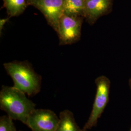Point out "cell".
<instances>
[{"label": "cell", "instance_id": "cell-1", "mask_svg": "<svg viewBox=\"0 0 131 131\" xmlns=\"http://www.w3.org/2000/svg\"><path fill=\"white\" fill-rule=\"evenodd\" d=\"M36 104L26 94L14 86L3 85L0 91V108L13 120L26 124L28 116L36 108Z\"/></svg>", "mask_w": 131, "mask_h": 131}, {"label": "cell", "instance_id": "cell-6", "mask_svg": "<svg viewBox=\"0 0 131 131\" xmlns=\"http://www.w3.org/2000/svg\"><path fill=\"white\" fill-rule=\"evenodd\" d=\"M59 122V117L51 110L35 108L25 124L32 131H55Z\"/></svg>", "mask_w": 131, "mask_h": 131}, {"label": "cell", "instance_id": "cell-4", "mask_svg": "<svg viewBox=\"0 0 131 131\" xmlns=\"http://www.w3.org/2000/svg\"><path fill=\"white\" fill-rule=\"evenodd\" d=\"M82 24V17L63 14L59 20L57 32L60 45H70L78 41L81 37Z\"/></svg>", "mask_w": 131, "mask_h": 131}, {"label": "cell", "instance_id": "cell-9", "mask_svg": "<svg viewBox=\"0 0 131 131\" xmlns=\"http://www.w3.org/2000/svg\"><path fill=\"white\" fill-rule=\"evenodd\" d=\"M3 7L10 18L23 14L29 6L28 0H3Z\"/></svg>", "mask_w": 131, "mask_h": 131}, {"label": "cell", "instance_id": "cell-7", "mask_svg": "<svg viewBox=\"0 0 131 131\" xmlns=\"http://www.w3.org/2000/svg\"><path fill=\"white\" fill-rule=\"evenodd\" d=\"M111 5V0H86L84 16L92 24L107 12Z\"/></svg>", "mask_w": 131, "mask_h": 131}, {"label": "cell", "instance_id": "cell-11", "mask_svg": "<svg viewBox=\"0 0 131 131\" xmlns=\"http://www.w3.org/2000/svg\"><path fill=\"white\" fill-rule=\"evenodd\" d=\"M13 119L8 115L0 117V131H17Z\"/></svg>", "mask_w": 131, "mask_h": 131}, {"label": "cell", "instance_id": "cell-10", "mask_svg": "<svg viewBox=\"0 0 131 131\" xmlns=\"http://www.w3.org/2000/svg\"><path fill=\"white\" fill-rule=\"evenodd\" d=\"M64 14L73 16H84L86 0H63Z\"/></svg>", "mask_w": 131, "mask_h": 131}, {"label": "cell", "instance_id": "cell-13", "mask_svg": "<svg viewBox=\"0 0 131 131\" xmlns=\"http://www.w3.org/2000/svg\"><path fill=\"white\" fill-rule=\"evenodd\" d=\"M130 131H131V130H130Z\"/></svg>", "mask_w": 131, "mask_h": 131}, {"label": "cell", "instance_id": "cell-2", "mask_svg": "<svg viewBox=\"0 0 131 131\" xmlns=\"http://www.w3.org/2000/svg\"><path fill=\"white\" fill-rule=\"evenodd\" d=\"M5 70L12 79L13 86L29 96L36 95L41 89V78L27 61H13L4 64Z\"/></svg>", "mask_w": 131, "mask_h": 131}, {"label": "cell", "instance_id": "cell-14", "mask_svg": "<svg viewBox=\"0 0 131 131\" xmlns=\"http://www.w3.org/2000/svg\"></svg>", "mask_w": 131, "mask_h": 131}, {"label": "cell", "instance_id": "cell-12", "mask_svg": "<svg viewBox=\"0 0 131 131\" xmlns=\"http://www.w3.org/2000/svg\"><path fill=\"white\" fill-rule=\"evenodd\" d=\"M10 19V17H8L7 18L1 19H0V34H1V35L2 34V31L4 29L5 24L9 21Z\"/></svg>", "mask_w": 131, "mask_h": 131}, {"label": "cell", "instance_id": "cell-8", "mask_svg": "<svg viewBox=\"0 0 131 131\" xmlns=\"http://www.w3.org/2000/svg\"><path fill=\"white\" fill-rule=\"evenodd\" d=\"M55 131H82L75 121L73 114L65 110L59 114V122Z\"/></svg>", "mask_w": 131, "mask_h": 131}, {"label": "cell", "instance_id": "cell-5", "mask_svg": "<svg viewBox=\"0 0 131 131\" xmlns=\"http://www.w3.org/2000/svg\"><path fill=\"white\" fill-rule=\"evenodd\" d=\"M28 5L39 10L47 20L48 24L58 31L59 20L64 14L63 0H28Z\"/></svg>", "mask_w": 131, "mask_h": 131}, {"label": "cell", "instance_id": "cell-3", "mask_svg": "<svg viewBox=\"0 0 131 131\" xmlns=\"http://www.w3.org/2000/svg\"><path fill=\"white\" fill-rule=\"evenodd\" d=\"M110 84L107 78L103 76L96 80L97 90L92 109L82 131H87L97 124L109 101Z\"/></svg>", "mask_w": 131, "mask_h": 131}]
</instances>
